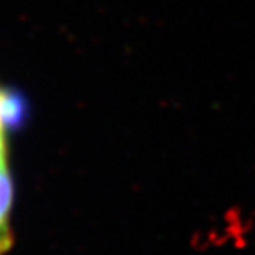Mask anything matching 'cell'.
<instances>
[{
    "label": "cell",
    "mask_w": 255,
    "mask_h": 255,
    "mask_svg": "<svg viewBox=\"0 0 255 255\" xmlns=\"http://www.w3.org/2000/svg\"><path fill=\"white\" fill-rule=\"evenodd\" d=\"M3 126L0 125V166L6 163V148H5V137H3Z\"/></svg>",
    "instance_id": "obj_3"
},
{
    "label": "cell",
    "mask_w": 255,
    "mask_h": 255,
    "mask_svg": "<svg viewBox=\"0 0 255 255\" xmlns=\"http://www.w3.org/2000/svg\"><path fill=\"white\" fill-rule=\"evenodd\" d=\"M12 203V183L6 163L0 166V255H5L12 245L9 211Z\"/></svg>",
    "instance_id": "obj_1"
},
{
    "label": "cell",
    "mask_w": 255,
    "mask_h": 255,
    "mask_svg": "<svg viewBox=\"0 0 255 255\" xmlns=\"http://www.w3.org/2000/svg\"><path fill=\"white\" fill-rule=\"evenodd\" d=\"M26 106L23 97L12 91L0 89V125L3 129L14 131L20 128L25 120Z\"/></svg>",
    "instance_id": "obj_2"
}]
</instances>
